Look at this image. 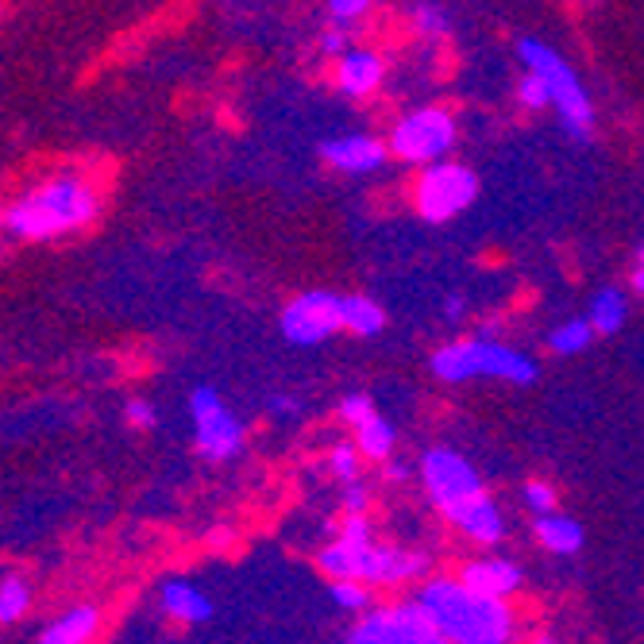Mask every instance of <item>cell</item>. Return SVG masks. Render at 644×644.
Listing matches in <instances>:
<instances>
[{
  "mask_svg": "<svg viewBox=\"0 0 644 644\" xmlns=\"http://www.w3.org/2000/svg\"><path fill=\"white\" fill-rule=\"evenodd\" d=\"M336 537L340 540H375V525H371V517H343Z\"/></svg>",
  "mask_w": 644,
  "mask_h": 644,
  "instance_id": "cell-33",
  "label": "cell"
},
{
  "mask_svg": "<svg viewBox=\"0 0 644 644\" xmlns=\"http://www.w3.org/2000/svg\"><path fill=\"white\" fill-rule=\"evenodd\" d=\"M459 143V120L452 108L444 105H424V108H409L398 124L386 136V148L398 163L409 166H433L444 163L452 155V148Z\"/></svg>",
  "mask_w": 644,
  "mask_h": 644,
  "instance_id": "cell-7",
  "label": "cell"
},
{
  "mask_svg": "<svg viewBox=\"0 0 644 644\" xmlns=\"http://www.w3.org/2000/svg\"><path fill=\"white\" fill-rule=\"evenodd\" d=\"M340 644H448L429 613L417 606V598H398V602L375 606L363 613L355 625L343 633Z\"/></svg>",
  "mask_w": 644,
  "mask_h": 644,
  "instance_id": "cell-9",
  "label": "cell"
},
{
  "mask_svg": "<svg viewBox=\"0 0 644 644\" xmlns=\"http://www.w3.org/2000/svg\"><path fill=\"white\" fill-rule=\"evenodd\" d=\"M270 413H282V417H294L297 413V401L294 398H270Z\"/></svg>",
  "mask_w": 644,
  "mask_h": 644,
  "instance_id": "cell-37",
  "label": "cell"
},
{
  "mask_svg": "<svg viewBox=\"0 0 644 644\" xmlns=\"http://www.w3.org/2000/svg\"><path fill=\"white\" fill-rule=\"evenodd\" d=\"M189 421H194V441L204 459H236L247 444V429L229 406H224L221 390L209 383L194 386L189 394Z\"/></svg>",
  "mask_w": 644,
  "mask_h": 644,
  "instance_id": "cell-10",
  "label": "cell"
},
{
  "mask_svg": "<svg viewBox=\"0 0 644 644\" xmlns=\"http://www.w3.org/2000/svg\"><path fill=\"white\" fill-rule=\"evenodd\" d=\"M383 475H386L390 482H406L413 471H409V464H401V459H390V464H383Z\"/></svg>",
  "mask_w": 644,
  "mask_h": 644,
  "instance_id": "cell-36",
  "label": "cell"
},
{
  "mask_svg": "<svg viewBox=\"0 0 644 644\" xmlns=\"http://www.w3.org/2000/svg\"><path fill=\"white\" fill-rule=\"evenodd\" d=\"M409 27L421 39H444L452 32V12L433 0H421V4H409Z\"/></svg>",
  "mask_w": 644,
  "mask_h": 644,
  "instance_id": "cell-22",
  "label": "cell"
},
{
  "mask_svg": "<svg viewBox=\"0 0 644 644\" xmlns=\"http://www.w3.org/2000/svg\"><path fill=\"white\" fill-rule=\"evenodd\" d=\"M124 421H128L131 429H155L159 409L151 406L148 398H128L124 401Z\"/></svg>",
  "mask_w": 644,
  "mask_h": 644,
  "instance_id": "cell-32",
  "label": "cell"
},
{
  "mask_svg": "<svg viewBox=\"0 0 644 644\" xmlns=\"http://www.w3.org/2000/svg\"><path fill=\"white\" fill-rule=\"evenodd\" d=\"M629 285H633L636 297H644V244H641V251H636V259H633V270H629Z\"/></svg>",
  "mask_w": 644,
  "mask_h": 644,
  "instance_id": "cell-35",
  "label": "cell"
},
{
  "mask_svg": "<svg viewBox=\"0 0 644 644\" xmlns=\"http://www.w3.org/2000/svg\"><path fill=\"white\" fill-rule=\"evenodd\" d=\"M320 159L340 174H375L386 166L390 148L386 139L367 136V131H348V136H332L320 143Z\"/></svg>",
  "mask_w": 644,
  "mask_h": 644,
  "instance_id": "cell-12",
  "label": "cell"
},
{
  "mask_svg": "<svg viewBox=\"0 0 644 644\" xmlns=\"http://www.w3.org/2000/svg\"><path fill=\"white\" fill-rule=\"evenodd\" d=\"M517 62L525 66V74H537L548 85L552 108L560 113V128L575 143H587L595 136V101H590L583 78L575 74V66L552 43L537 39V35H522L517 39Z\"/></svg>",
  "mask_w": 644,
  "mask_h": 644,
  "instance_id": "cell-6",
  "label": "cell"
},
{
  "mask_svg": "<svg viewBox=\"0 0 644 644\" xmlns=\"http://www.w3.org/2000/svg\"><path fill=\"white\" fill-rule=\"evenodd\" d=\"M479 197V174L471 166L444 159V163L424 166L413 182V209L421 221L448 224L459 212H467Z\"/></svg>",
  "mask_w": 644,
  "mask_h": 644,
  "instance_id": "cell-8",
  "label": "cell"
},
{
  "mask_svg": "<svg viewBox=\"0 0 644 644\" xmlns=\"http://www.w3.org/2000/svg\"><path fill=\"white\" fill-rule=\"evenodd\" d=\"M351 444H355L360 456L371 459V464H390L394 448H398V429H394L383 413H375V417H367L360 429H351Z\"/></svg>",
  "mask_w": 644,
  "mask_h": 644,
  "instance_id": "cell-19",
  "label": "cell"
},
{
  "mask_svg": "<svg viewBox=\"0 0 644 644\" xmlns=\"http://www.w3.org/2000/svg\"><path fill=\"white\" fill-rule=\"evenodd\" d=\"M97 212H101V197L90 182L78 178V174H58V178L43 182L32 194L20 197L4 212V224L20 239H55L97 221Z\"/></svg>",
  "mask_w": 644,
  "mask_h": 644,
  "instance_id": "cell-3",
  "label": "cell"
},
{
  "mask_svg": "<svg viewBox=\"0 0 644 644\" xmlns=\"http://www.w3.org/2000/svg\"><path fill=\"white\" fill-rule=\"evenodd\" d=\"M417 475H421L424 497L436 506V514L456 532H464L471 545L497 548L506 540V517H502L494 497L487 494L479 467L464 452L448 448V444H433L417 459Z\"/></svg>",
  "mask_w": 644,
  "mask_h": 644,
  "instance_id": "cell-1",
  "label": "cell"
},
{
  "mask_svg": "<svg viewBox=\"0 0 644 644\" xmlns=\"http://www.w3.org/2000/svg\"><path fill=\"white\" fill-rule=\"evenodd\" d=\"M317 567L332 583H363V587H421L429 579V555L417 548L383 545V540H340L332 537L317 552Z\"/></svg>",
  "mask_w": 644,
  "mask_h": 644,
  "instance_id": "cell-4",
  "label": "cell"
},
{
  "mask_svg": "<svg viewBox=\"0 0 644 644\" xmlns=\"http://www.w3.org/2000/svg\"><path fill=\"white\" fill-rule=\"evenodd\" d=\"M159 606H163L166 618L182 621V625H204V621L216 613L212 598L189 579H166L163 587H159Z\"/></svg>",
  "mask_w": 644,
  "mask_h": 644,
  "instance_id": "cell-15",
  "label": "cell"
},
{
  "mask_svg": "<svg viewBox=\"0 0 644 644\" xmlns=\"http://www.w3.org/2000/svg\"><path fill=\"white\" fill-rule=\"evenodd\" d=\"M429 371L441 383L459 386L475 383V378H494V383L510 386H532L540 378V363L529 351L510 348L502 340H487V336H464V340H448L429 355Z\"/></svg>",
  "mask_w": 644,
  "mask_h": 644,
  "instance_id": "cell-5",
  "label": "cell"
},
{
  "mask_svg": "<svg viewBox=\"0 0 644 644\" xmlns=\"http://www.w3.org/2000/svg\"><path fill=\"white\" fill-rule=\"evenodd\" d=\"M529 644H560V641H555V636H548V633H540V636H532Z\"/></svg>",
  "mask_w": 644,
  "mask_h": 644,
  "instance_id": "cell-39",
  "label": "cell"
},
{
  "mask_svg": "<svg viewBox=\"0 0 644 644\" xmlns=\"http://www.w3.org/2000/svg\"><path fill=\"white\" fill-rule=\"evenodd\" d=\"M517 105L529 108V113H545V108H552V93H548V85L537 74H525L517 82Z\"/></svg>",
  "mask_w": 644,
  "mask_h": 644,
  "instance_id": "cell-29",
  "label": "cell"
},
{
  "mask_svg": "<svg viewBox=\"0 0 644 644\" xmlns=\"http://www.w3.org/2000/svg\"><path fill=\"white\" fill-rule=\"evenodd\" d=\"M32 606V587H27L20 575H9V579H0V625H12L20 621Z\"/></svg>",
  "mask_w": 644,
  "mask_h": 644,
  "instance_id": "cell-23",
  "label": "cell"
},
{
  "mask_svg": "<svg viewBox=\"0 0 644 644\" xmlns=\"http://www.w3.org/2000/svg\"><path fill=\"white\" fill-rule=\"evenodd\" d=\"M587 320L595 328V336H618L629 320V297L618 285H602L587 305Z\"/></svg>",
  "mask_w": 644,
  "mask_h": 644,
  "instance_id": "cell-20",
  "label": "cell"
},
{
  "mask_svg": "<svg viewBox=\"0 0 644 644\" xmlns=\"http://www.w3.org/2000/svg\"><path fill=\"white\" fill-rule=\"evenodd\" d=\"M317 50H320L325 58H332V62H336V58H343V55L351 50V32H348V27L328 24L325 32L317 35Z\"/></svg>",
  "mask_w": 644,
  "mask_h": 644,
  "instance_id": "cell-30",
  "label": "cell"
},
{
  "mask_svg": "<svg viewBox=\"0 0 644 644\" xmlns=\"http://www.w3.org/2000/svg\"><path fill=\"white\" fill-rule=\"evenodd\" d=\"M328 598H332L336 610L360 613V618L375 610V590L363 587V583H332V587H328Z\"/></svg>",
  "mask_w": 644,
  "mask_h": 644,
  "instance_id": "cell-24",
  "label": "cell"
},
{
  "mask_svg": "<svg viewBox=\"0 0 644 644\" xmlns=\"http://www.w3.org/2000/svg\"><path fill=\"white\" fill-rule=\"evenodd\" d=\"M101 629V610L93 602H78L66 613H58L39 633V644H90Z\"/></svg>",
  "mask_w": 644,
  "mask_h": 644,
  "instance_id": "cell-16",
  "label": "cell"
},
{
  "mask_svg": "<svg viewBox=\"0 0 644 644\" xmlns=\"http://www.w3.org/2000/svg\"><path fill=\"white\" fill-rule=\"evenodd\" d=\"M340 506H343V517H367V510H371L367 482H351V487H343Z\"/></svg>",
  "mask_w": 644,
  "mask_h": 644,
  "instance_id": "cell-31",
  "label": "cell"
},
{
  "mask_svg": "<svg viewBox=\"0 0 644 644\" xmlns=\"http://www.w3.org/2000/svg\"><path fill=\"white\" fill-rule=\"evenodd\" d=\"M278 332L294 348L328 343L336 332H343L340 294H332V290H305V294L290 297L282 305V313H278Z\"/></svg>",
  "mask_w": 644,
  "mask_h": 644,
  "instance_id": "cell-11",
  "label": "cell"
},
{
  "mask_svg": "<svg viewBox=\"0 0 644 644\" xmlns=\"http://www.w3.org/2000/svg\"><path fill=\"white\" fill-rule=\"evenodd\" d=\"M522 497H525V506H529L532 517H548V514H555V510H560V494H555V487H552V482H545V479H529V482H525Z\"/></svg>",
  "mask_w": 644,
  "mask_h": 644,
  "instance_id": "cell-26",
  "label": "cell"
},
{
  "mask_svg": "<svg viewBox=\"0 0 644 644\" xmlns=\"http://www.w3.org/2000/svg\"><path fill=\"white\" fill-rule=\"evenodd\" d=\"M444 320H448V325H459V320L467 317V297L464 294H452V297H444Z\"/></svg>",
  "mask_w": 644,
  "mask_h": 644,
  "instance_id": "cell-34",
  "label": "cell"
},
{
  "mask_svg": "<svg viewBox=\"0 0 644 644\" xmlns=\"http://www.w3.org/2000/svg\"><path fill=\"white\" fill-rule=\"evenodd\" d=\"M532 537H537V545L552 555H579L583 545H587V529L571 514H560V510L548 517H537V522H532Z\"/></svg>",
  "mask_w": 644,
  "mask_h": 644,
  "instance_id": "cell-17",
  "label": "cell"
},
{
  "mask_svg": "<svg viewBox=\"0 0 644 644\" xmlns=\"http://www.w3.org/2000/svg\"><path fill=\"white\" fill-rule=\"evenodd\" d=\"M590 343H595V328H590L587 317H571L548 332V351H552V355H563V360L583 355Z\"/></svg>",
  "mask_w": 644,
  "mask_h": 644,
  "instance_id": "cell-21",
  "label": "cell"
},
{
  "mask_svg": "<svg viewBox=\"0 0 644 644\" xmlns=\"http://www.w3.org/2000/svg\"><path fill=\"white\" fill-rule=\"evenodd\" d=\"M459 579L471 590L487 598H497V602H510L517 590L525 587V567L506 555H475L459 567Z\"/></svg>",
  "mask_w": 644,
  "mask_h": 644,
  "instance_id": "cell-14",
  "label": "cell"
},
{
  "mask_svg": "<svg viewBox=\"0 0 644 644\" xmlns=\"http://www.w3.org/2000/svg\"><path fill=\"white\" fill-rule=\"evenodd\" d=\"M336 413H340V421L348 424V429H360V424L367 421V417H375L378 409H375V401H371V394L351 390V394H343V398H340Z\"/></svg>",
  "mask_w": 644,
  "mask_h": 644,
  "instance_id": "cell-28",
  "label": "cell"
},
{
  "mask_svg": "<svg viewBox=\"0 0 644 644\" xmlns=\"http://www.w3.org/2000/svg\"><path fill=\"white\" fill-rule=\"evenodd\" d=\"M413 598L448 644H514L517 641L514 606L479 595V590L467 587L459 575H429V579L413 590Z\"/></svg>",
  "mask_w": 644,
  "mask_h": 644,
  "instance_id": "cell-2",
  "label": "cell"
},
{
  "mask_svg": "<svg viewBox=\"0 0 644 644\" xmlns=\"http://www.w3.org/2000/svg\"><path fill=\"white\" fill-rule=\"evenodd\" d=\"M363 464H367V459L360 456L355 444H336V448L328 452V471H332L336 482H343V487L363 482Z\"/></svg>",
  "mask_w": 644,
  "mask_h": 644,
  "instance_id": "cell-25",
  "label": "cell"
},
{
  "mask_svg": "<svg viewBox=\"0 0 644 644\" xmlns=\"http://www.w3.org/2000/svg\"><path fill=\"white\" fill-rule=\"evenodd\" d=\"M371 12H375V4L371 0H328L325 4V16L332 20L336 27H360V20H367Z\"/></svg>",
  "mask_w": 644,
  "mask_h": 644,
  "instance_id": "cell-27",
  "label": "cell"
},
{
  "mask_svg": "<svg viewBox=\"0 0 644 644\" xmlns=\"http://www.w3.org/2000/svg\"><path fill=\"white\" fill-rule=\"evenodd\" d=\"M332 82H336V90L351 101L375 97L386 82V58L378 55L375 47H351L343 58H336Z\"/></svg>",
  "mask_w": 644,
  "mask_h": 644,
  "instance_id": "cell-13",
  "label": "cell"
},
{
  "mask_svg": "<svg viewBox=\"0 0 644 644\" xmlns=\"http://www.w3.org/2000/svg\"><path fill=\"white\" fill-rule=\"evenodd\" d=\"M340 320L348 336L371 340V336H378L386 328V309L383 302H375L367 294H340Z\"/></svg>",
  "mask_w": 644,
  "mask_h": 644,
  "instance_id": "cell-18",
  "label": "cell"
},
{
  "mask_svg": "<svg viewBox=\"0 0 644 644\" xmlns=\"http://www.w3.org/2000/svg\"><path fill=\"white\" fill-rule=\"evenodd\" d=\"M209 545H232V532H229V529H216V532H209Z\"/></svg>",
  "mask_w": 644,
  "mask_h": 644,
  "instance_id": "cell-38",
  "label": "cell"
}]
</instances>
